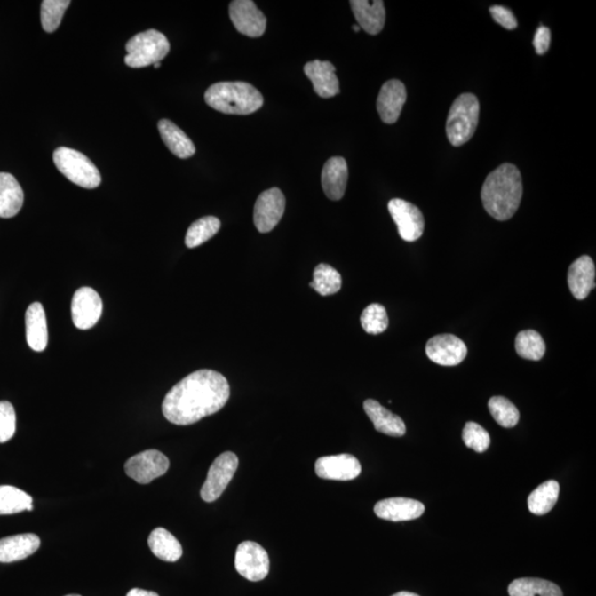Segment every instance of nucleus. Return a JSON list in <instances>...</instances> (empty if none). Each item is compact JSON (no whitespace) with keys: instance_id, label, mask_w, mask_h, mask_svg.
<instances>
[{"instance_id":"1","label":"nucleus","mask_w":596,"mask_h":596,"mask_svg":"<svg viewBox=\"0 0 596 596\" xmlns=\"http://www.w3.org/2000/svg\"><path fill=\"white\" fill-rule=\"evenodd\" d=\"M230 398V385L221 373L203 370L190 373L166 394L163 417L176 425H190L212 416Z\"/></svg>"},{"instance_id":"2","label":"nucleus","mask_w":596,"mask_h":596,"mask_svg":"<svg viewBox=\"0 0 596 596\" xmlns=\"http://www.w3.org/2000/svg\"><path fill=\"white\" fill-rule=\"evenodd\" d=\"M521 198V174L513 163H503L487 176L481 188V202L494 219H511L520 208Z\"/></svg>"},{"instance_id":"3","label":"nucleus","mask_w":596,"mask_h":596,"mask_svg":"<svg viewBox=\"0 0 596 596\" xmlns=\"http://www.w3.org/2000/svg\"><path fill=\"white\" fill-rule=\"evenodd\" d=\"M204 101L218 112L249 115L260 110L264 99L252 84L236 81L212 84L204 93Z\"/></svg>"},{"instance_id":"4","label":"nucleus","mask_w":596,"mask_h":596,"mask_svg":"<svg viewBox=\"0 0 596 596\" xmlns=\"http://www.w3.org/2000/svg\"><path fill=\"white\" fill-rule=\"evenodd\" d=\"M479 118V99L472 93L459 95L449 113L447 134L449 143L455 147L467 143L475 134Z\"/></svg>"},{"instance_id":"5","label":"nucleus","mask_w":596,"mask_h":596,"mask_svg":"<svg viewBox=\"0 0 596 596\" xmlns=\"http://www.w3.org/2000/svg\"><path fill=\"white\" fill-rule=\"evenodd\" d=\"M166 36L155 29L144 31L127 41L125 63L134 69L161 62L170 53Z\"/></svg>"},{"instance_id":"6","label":"nucleus","mask_w":596,"mask_h":596,"mask_svg":"<svg viewBox=\"0 0 596 596\" xmlns=\"http://www.w3.org/2000/svg\"><path fill=\"white\" fill-rule=\"evenodd\" d=\"M53 162L62 175L82 188L94 189L101 185L102 179L98 167L75 149L59 147L54 150Z\"/></svg>"},{"instance_id":"7","label":"nucleus","mask_w":596,"mask_h":596,"mask_svg":"<svg viewBox=\"0 0 596 596\" xmlns=\"http://www.w3.org/2000/svg\"><path fill=\"white\" fill-rule=\"evenodd\" d=\"M239 466V458L234 453L226 452L219 455L209 468L206 481L200 495L206 503L215 502L230 484Z\"/></svg>"},{"instance_id":"8","label":"nucleus","mask_w":596,"mask_h":596,"mask_svg":"<svg viewBox=\"0 0 596 596\" xmlns=\"http://www.w3.org/2000/svg\"><path fill=\"white\" fill-rule=\"evenodd\" d=\"M235 568L249 581L266 579L270 571V559L266 550L253 541H244L236 549Z\"/></svg>"},{"instance_id":"9","label":"nucleus","mask_w":596,"mask_h":596,"mask_svg":"<svg viewBox=\"0 0 596 596\" xmlns=\"http://www.w3.org/2000/svg\"><path fill=\"white\" fill-rule=\"evenodd\" d=\"M170 459L157 449H148L135 455L125 464L126 474L139 484H149L166 474Z\"/></svg>"},{"instance_id":"10","label":"nucleus","mask_w":596,"mask_h":596,"mask_svg":"<svg viewBox=\"0 0 596 596\" xmlns=\"http://www.w3.org/2000/svg\"><path fill=\"white\" fill-rule=\"evenodd\" d=\"M388 209L400 236L407 242H414L421 238L425 232V221L420 209L406 200L395 198L390 200Z\"/></svg>"},{"instance_id":"11","label":"nucleus","mask_w":596,"mask_h":596,"mask_svg":"<svg viewBox=\"0 0 596 596\" xmlns=\"http://www.w3.org/2000/svg\"><path fill=\"white\" fill-rule=\"evenodd\" d=\"M285 195L279 188H271L258 195L254 206L253 221L261 234H267L279 225L285 211Z\"/></svg>"},{"instance_id":"12","label":"nucleus","mask_w":596,"mask_h":596,"mask_svg":"<svg viewBox=\"0 0 596 596\" xmlns=\"http://www.w3.org/2000/svg\"><path fill=\"white\" fill-rule=\"evenodd\" d=\"M229 15L235 29L247 37L258 38L266 33V17L252 0H234Z\"/></svg>"},{"instance_id":"13","label":"nucleus","mask_w":596,"mask_h":596,"mask_svg":"<svg viewBox=\"0 0 596 596\" xmlns=\"http://www.w3.org/2000/svg\"><path fill=\"white\" fill-rule=\"evenodd\" d=\"M72 320L76 329H92L102 316L103 302L97 290L81 288L76 290L71 305Z\"/></svg>"},{"instance_id":"14","label":"nucleus","mask_w":596,"mask_h":596,"mask_svg":"<svg viewBox=\"0 0 596 596\" xmlns=\"http://www.w3.org/2000/svg\"><path fill=\"white\" fill-rule=\"evenodd\" d=\"M425 350L430 361L447 367L459 365L467 354L464 341L450 334L434 336L427 341Z\"/></svg>"},{"instance_id":"15","label":"nucleus","mask_w":596,"mask_h":596,"mask_svg":"<svg viewBox=\"0 0 596 596\" xmlns=\"http://www.w3.org/2000/svg\"><path fill=\"white\" fill-rule=\"evenodd\" d=\"M315 472L322 480L352 481L361 475L362 465L353 455H331L317 459Z\"/></svg>"},{"instance_id":"16","label":"nucleus","mask_w":596,"mask_h":596,"mask_svg":"<svg viewBox=\"0 0 596 596\" xmlns=\"http://www.w3.org/2000/svg\"><path fill=\"white\" fill-rule=\"evenodd\" d=\"M407 102L406 86L399 80L385 82L377 99V110L386 124H394L399 120Z\"/></svg>"},{"instance_id":"17","label":"nucleus","mask_w":596,"mask_h":596,"mask_svg":"<svg viewBox=\"0 0 596 596\" xmlns=\"http://www.w3.org/2000/svg\"><path fill=\"white\" fill-rule=\"evenodd\" d=\"M425 512V505L411 498L394 497L380 500L375 506V513L381 520L389 521H409L420 518Z\"/></svg>"},{"instance_id":"18","label":"nucleus","mask_w":596,"mask_h":596,"mask_svg":"<svg viewBox=\"0 0 596 596\" xmlns=\"http://www.w3.org/2000/svg\"><path fill=\"white\" fill-rule=\"evenodd\" d=\"M336 68L330 61L314 60L304 67L305 75L312 81L314 91L321 98L330 99L340 92Z\"/></svg>"},{"instance_id":"19","label":"nucleus","mask_w":596,"mask_h":596,"mask_svg":"<svg viewBox=\"0 0 596 596\" xmlns=\"http://www.w3.org/2000/svg\"><path fill=\"white\" fill-rule=\"evenodd\" d=\"M568 284L573 297L582 300L588 298L595 289V264L588 256H584L571 264L568 273Z\"/></svg>"},{"instance_id":"20","label":"nucleus","mask_w":596,"mask_h":596,"mask_svg":"<svg viewBox=\"0 0 596 596\" xmlns=\"http://www.w3.org/2000/svg\"><path fill=\"white\" fill-rule=\"evenodd\" d=\"M348 181L347 162L343 157H331L322 172V186L330 200L338 202L345 195Z\"/></svg>"},{"instance_id":"21","label":"nucleus","mask_w":596,"mask_h":596,"mask_svg":"<svg viewBox=\"0 0 596 596\" xmlns=\"http://www.w3.org/2000/svg\"><path fill=\"white\" fill-rule=\"evenodd\" d=\"M350 6L361 28L372 36L381 33L385 24V8L382 0H353Z\"/></svg>"},{"instance_id":"22","label":"nucleus","mask_w":596,"mask_h":596,"mask_svg":"<svg viewBox=\"0 0 596 596\" xmlns=\"http://www.w3.org/2000/svg\"><path fill=\"white\" fill-rule=\"evenodd\" d=\"M40 538L34 534L7 536L0 539V563L21 561L40 548Z\"/></svg>"},{"instance_id":"23","label":"nucleus","mask_w":596,"mask_h":596,"mask_svg":"<svg viewBox=\"0 0 596 596\" xmlns=\"http://www.w3.org/2000/svg\"><path fill=\"white\" fill-rule=\"evenodd\" d=\"M363 409L375 425V429L380 433L394 436V438L406 434L407 427L402 418L382 407L376 400H366Z\"/></svg>"},{"instance_id":"24","label":"nucleus","mask_w":596,"mask_h":596,"mask_svg":"<svg viewBox=\"0 0 596 596\" xmlns=\"http://www.w3.org/2000/svg\"><path fill=\"white\" fill-rule=\"evenodd\" d=\"M26 338L35 352H44L48 345L47 317L43 305L31 304L26 312Z\"/></svg>"},{"instance_id":"25","label":"nucleus","mask_w":596,"mask_h":596,"mask_svg":"<svg viewBox=\"0 0 596 596\" xmlns=\"http://www.w3.org/2000/svg\"><path fill=\"white\" fill-rule=\"evenodd\" d=\"M24 191L15 177L0 172V218H12L24 204Z\"/></svg>"},{"instance_id":"26","label":"nucleus","mask_w":596,"mask_h":596,"mask_svg":"<svg viewBox=\"0 0 596 596\" xmlns=\"http://www.w3.org/2000/svg\"><path fill=\"white\" fill-rule=\"evenodd\" d=\"M158 131L161 133L163 142L166 144L175 156L181 159L194 156L195 147L185 131L170 120L158 122Z\"/></svg>"},{"instance_id":"27","label":"nucleus","mask_w":596,"mask_h":596,"mask_svg":"<svg viewBox=\"0 0 596 596\" xmlns=\"http://www.w3.org/2000/svg\"><path fill=\"white\" fill-rule=\"evenodd\" d=\"M148 545L158 559L176 562L183 556V547L179 540L163 528H156L149 535Z\"/></svg>"},{"instance_id":"28","label":"nucleus","mask_w":596,"mask_h":596,"mask_svg":"<svg viewBox=\"0 0 596 596\" xmlns=\"http://www.w3.org/2000/svg\"><path fill=\"white\" fill-rule=\"evenodd\" d=\"M508 593L511 596H563L561 589L557 584L534 577H523L513 581L508 586Z\"/></svg>"},{"instance_id":"29","label":"nucleus","mask_w":596,"mask_h":596,"mask_svg":"<svg viewBox=\"0 0 596 596\" xmlns=\"http://www.w3.org/2000/svg\"><path fill=\"white\" fill-rule=\"evenodd\" d=\"M560 486L556 481H548L536 489L528 498V507L534 515L543 516L556 506Z\"/></svg>"},{"instance_id":"30","label":"nucleus","mask_w":596,"mask_h":596,"mask_svg":"<svg viewBox=\"0 0 596 596\" xmlns=\"http://www.w3.org/2000/svg\"><path fill=\"white\" fill-rule=\"evenodd\" d=\"M33 497L17 487L0 486V515L33 511Z\"/></svg>"},{"instance_id":"31","label":"nucleus","mask_w":596,"mask_h":596,"mask_svg":"<svg viewBox=\"0 0 596 596\" xmlns=\"http://www.w3.org/2000/svg\"><path fill=\"white\" fill-rule=\"evenodd\" d=\"M341 283L343 281L339 273L329 264L322 263L314 270L313 281L309 286L322 297H330L339 292Z\"/></svg>"},{"instance_id":"32","label":"nucleus","mask_w":596,"mask_h":596,"mask_svg":"<svg viewBox=\"0 0 596 596\" xmlns=\"http://www.w3.org/2000/svg\"><path fill=\"white\" fill-rule=\"evenodd\" d=\"M221 222L218 218L208 216L195 221L187 231L185 243L187 248L194 249L207 242L219 232Z\"/></svg>"},{"instance_id":"33","label":"nucleus","mask_w":596,"mask_h":596,"mask_svg":"<svg viewBox=\"0 0 596 596\" xmlns=\"http://www.w3.org/2000/svg\"><path fill=\"white\" fill-rule=\"evenodd\" d=\"M516 352L527 361L538 362L544 356L545 344L536 330H522L516 337Z\"/></svg>"},{"instance_id":"34","label":"nucleus","mask_w":596,"mask_h":596,"mask_svg":"<svg viewBox=\"0 0 596 596\" xmlns=\"http://www.w3.org/2000/svg\"><path fill=\"white\" fill-rule=\"evenodd\" d=\"M70 0H44L41 4V25L45 33H54L60 26Z\"/></svg>"},{"instance_id":"35","label":"nucleus","mask_w":596,"mask_h":596,"mask_svg":"<svg viewBox=\"0 0 596 596\" xmlns=\"http://www.w3.org/2000/svg\"><path fill=\"white\" fill-rule=\"evenodd\" d=\"M489 409L491 416L500 426L511 429L520 422V411L515 404L504 397H493L489 400Z\"/></svg>"},{"instance_id":"36","label":"nucleus","mask_w":596,"mask_h":596,"mask_svg":"<svg viewBox=\"0 0 596 596\" xmlns=\"http://www.w3.org/2000/svg\"><path fill=\"white\" fill-rule=\"evenodd\" d=\"M362 329L371 335L382 334L388 329L389 318L385 308L380 304H370L361 317Z\"/></svg>"},{"instance_id":"37","label":"nucleus","mask_w":596,"mask_h":596,"mask_svg":"<svg viewBox=\"0 0 596 596\" xmlns=\"http://www.w3.org/2000/svg\"><path fill=\"white\" fill-rule=\"evenodd\" d=\"M463 441L467 448L483 453L490 445V436L483 426L475 422H467L463 430Z\"/></svg>"},{"instance_id":"38","label":"nucleus","mask_w":596,"mask_h":596,"mask_svg":"<svg viewBox=\"0 0 596 596\" xmlns=\"http://www.w3.org/2000/svg\"><path fill=\"white\" fill-rule=\"evenodd\" d=\"M16 432V412L12 404L0 401V443H6L12 439Z\"/></svg>"},{"instance_id":"39","label":"nucleus","mask_w":596,"mask_h":596,"mask_svg":"<svg viewBox=\"0 0 596 596\" xmlns=\"http://www.w3.org/2000/svg\"><path fill=\"white\" fill-rule=\"evenodd\" d=\"M493 20L505 29L513 30L517 28L518 21L515 15L508 8L503 6H493L489 8Z\"/></svg>"},{"instance_id":"40","label":"nucleus","mask_w":596,"mask_h":596,"mask_svg":"<svg viewBox=\"0 0 596 596\" xmlns=\"http://www.w3.org/2000/svg\"><path fill=\"white\" fill-rule=\"evenodd\" d=\"M550 43H552V31L547 27L540 26L538 30L536 31L534 38V47L536 54L543 56V54L547 52L550 48Z\"/></svg>"},{"instance_id":"41","label":"nucleus","mask_w":596,"mask_h":596,"mask_svg":"<svg viewBox=\"0 0 596 596\" xmlns=\"http://www.w3.org/2000/svg\"><path fill=\"white\" fill-rule=\"evenodd\" d=\"M126 596H159L157 593L150 592L142 589H131Z\"/></svg>"},{"instance_id":"42","label":"nucleus","mask_w":596,"mask_h":596,"mask_svg":"<svg viewBox=\"0 0 596 596\" xmlns=\"http://www.w3.org/2000/svg\"><path fill=\"white\" fill-rule=\"evenodd\" d=\"M393 596H420L416 593H411V592H406V591H403V592H399L397 594H394Z\"/></svg>"},{"instance_id":"43","label":"nucleus","mask_w":596,"mask_h":596,"mask_svg":"<svg viewBox=\"0 0 596 596\" xmlns=\"http://www.w3.org/2000/svg\"><path fill=\"white\" fill-rule=\"evenodd\" d=\"M353 29L354 30V33H359V31H361V27H359L358 25H354L353 27Z\"/></svg>"},{"instance_id":"44","label":"nucleus","mask_w":596,"mask_h":596,"mask_svg":"<svg viewBox=\"0 0 596 596\" xmlns=\"http://www.w3.org/2000/svg\"><path fill=\"white\" fill-rule=\"evenodd\" d=\"M154 67L155 69H159V68H161V62L155 63Z\"/></svg>"},{"instance_id":"45","label":"nucleus","mask_w":596,"mask_h":596,"mask_svg":"<svg viewBox=\"0 0 596 596\" xmlns=\"http://www.w3.org/2000/svg\"><path fill=\"white\" fill-rule=\"evenodd\" d=\"M66 596H81V595H77V594H70V595H66Z\"/></svg>"}]
</instances>
